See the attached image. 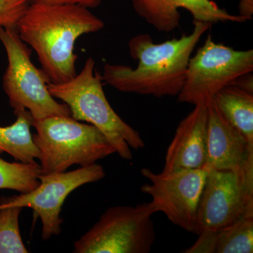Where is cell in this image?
<instances>
[{"label": "cell", "instance_id": "ba28073f", "mask_svg": "<svg viewBox=\"0 0 253 253\" xmlns=\"http://www.w3.org/2000/svg\"><path fill=\"white\" fill-rule=\"evenodd\" d=\"M253 214V169H208L196 215V234L232 225Z\"/></svg>", "mask_w": 253, "mask_h": 253}, {"label": "cell", "instance_id": "44dd1931", "mask_svg": "<svg viewBox=\"0 0 253 253\" xmlns=\"http://www.w3.org/2000/svg\"><path fill=\"white\" fill-rule=\"evenodd\" d=\"M230 84L238 86L249 92L253 93V77L252 73H246L236 78Z\"/></svg>", "mask_w": 253, "mask_h": 253}, {"label": "cell", "instance_id": "9c48e42d", "mask_svg": "<svg viewBox=\"0 0 253 253\" xmlns=\"http://www.w3.org/2000/svg\"><path fill=\"white\" fill-rule=\"evenodd\" d=\"M106 172L101 165L81 167L69 172H55L39 176L40 184L26 194L0 199V206L31 208L42 223V239L48 241L61 234V214L66 198L84 184L104 179Z\"/></svg>", "mask_w": 253, "mask_h": 253}, {"label": "cell", "instance_id": "d6986e66", "mask_svg": "<svg viewBox=\"0 0 253 253\" xmlns=\"http://www.w3.org/2000/svg\"><path fill=\"white\" fill-rule=\"evenodd\" d=\"M32 0H0V27L15 28Z\"/></svg>", "mask_w": 253, "mask_h": 253}, {"label": "cell", "instance_id": "7c38bea8", "mask_svg": "<svg viewBox=\"0 0 253 253\" xmlns=\"http://www.w3.org/2000/svg\"><path fill=\"white\" fill-rule=\"evenodd\" d=\"M140 17L160 32L169 33L179 26V9L192 15L194 21L211 23H244L239 15L229 14L212 0H131Z\"/></svg>", "mask_w": 253, "mask_h": 253}, {"label": "cell", "instance_id": "4fadbf2b", "mask_svg": "<svg viewBox=\"0 0 253 253\" xmlns=\"http://www.w3.org/2000/svg\"><path fill=\"white\" fill-rule=\"evenodd\" d=\"M179 123L166 153L163 172L202 169L207 161L208 106L201 103Z\"/></svg>", "mask_w": 253, "mask_h": 253}, {"label": "cell", "instance_id": "7402d4cb", "mask_svg": "<svg viewBox=\"0 0 253 253\" xmlns=\"http://www.w3.org/2000/svg\"><path fill=\"white\" fill-rule=\"evenodd\" d=\"M239 16L245 21L251 20L253 15V0H240Z\"/></svg>", "mask_w": 253, "mask_h": 253}, {"label": "cell", "instance_id": "ffe728a7", "mask_svg": "<svg viewBox=\"0 0 253 253\" xmlns=\"http://www.w3.org/2000/svg\"><path fill=\"white\" fill-rule=\"evenodd\" d=\"M102 1L103 0H32L33 2L44 3V4L80 5L88 9L97 7Z\"/></svg>", "mask_w": 253, "mask_h": 253}, {"label": "cell", "instance_id": "3957f363", "mask_svg": "<svg viewBox=\"0 0 253 253\" xmlns=\"http://www.w3.org/2000/svg\"><path fill=\"white\" fill-rule=\"evenodd\" d=\"M101 74L95 69V61L89 58L81 72L70 81L60 84L49 83V92L69 108L71 117L96 126L106 136L116 154L126 161H131V149L145 146L139 131L128 125L115 112L104 89Z\"/></svg>", "mask_w": 253, "mask_h": 253}, {"label": "cell", "instance_id": "e0dca14e", "mask_svg": "<svg viewBox=\"0 0 253 253\" xmlns=\"http://www.w3.org/2000/svg\"><path fill=\"white\" fill-rule=\"evenodd\" d=\"M41 174L38 163L7 162L0 158V190H14L26 194L39 185Z\"/></svg>", "mask_w": 253, "mask_h": 253}, {"label": "cell", "instance_id": "8fae6325", "mask_svg": "<svg viewBox=\"0 0 253 253\" xmlns=\"http://www.w3.org/2000/svg\"><path fill=\"white\" fill-rule=\"evenodd\" d=\"M207 169L242 172L253 169V146L218 110L207 104Z\"/></svg>", "mask_w": 253, "mask_h": 253}, {"label": "cell", "instance_id": "9a60e30c", "mask_svg": "<svg viewBox=\"0 0 253 253\" xmlns=\"http://www.w3.org/2000/svg\"><path fill=\"white\" fill-rule=\"evenodd\" d=\"M212 101L253 146V93L229 84L216 93Z\"/></svg>", "mask_w": 253, "mask_h": 253}, {"label": "cell", "instance_id": "5bb4252c", "mask_svg": "<svg viewBox=\"0 0 253 253\" xmlns=\"http://www.w3.org/2000/svg\"><path fill=\"white\" fill-rule=\"evenodd\" d=\"M199 236L196 242L184 253H252L253 214L227 227L204 231Z\"/></svg>", "mask_w": 253, "mask_h": 253}, {"label": "cell", "instance_id": "8992f818", "mask_svg": "<svg viewBox=\"0 0 253 253\" xmlns=\"http://www.w3.org/2000/svg\"><path fill=\"white\" fill-rule=\"evenodd\" d=\"M152 202L108 208L84 235L75 253H149L156 241Z\"/></svg>", "mask_w": 253, "mask_h": 253}, {"label": "cell", "instance_id": "5b68a950", "mask_svg": "<svg viewBox=\"0 0 253 253\" xmlns=\"http://www.w3.org/2000/svg\"><path fill=\"white\" fill-rule=\"evenodd\" d=\"M0 42L7 57L2 86L14 111L27 110L34 121L53 116H71L66 104L49 92V78L35 66L31 51L15 28L0 27Z\"/></svg>", "mask_w": 253, "mask_h": 253}, {"label": "cell", "instance_id": "7a4b0ae2", "mask_svg": "<svg viewBox=\"0 0 253 253\" xmlns=\"http://www.w3.org/2000/svg\"><path fill=\"white\" fill-rule=\"evenodd\" d=\"M104 26L102 20L84 6L32 1L16 30L21 40L36 51L50 83L60 84L77 75L75 45L78 38Z\"/></svg>", "mask_w": 253, "mask_h": 253}, {"label": "cell", "instance_id": "ac0fdd59", "mask_svg": "<svg viewBox=\"0 0 253 253\" xmlns=\"http://www.w3.org/2000/svg\"><path fill=\"white\" fill-rule=\"evenodd\" d=\"M23 208L0 206V253H27L21 238L19 216Z\"/></svg>", "mask_w": 253, "mask_h": 253}, {"label": "cell", "instance_id": "52a82bcc", "mask_svg": "<svg viewBox=\"0 0 253 253\" xmlns=\"http://www.w3.org/2000/svg\"><path fill=\"white\" fill-rule=\"evenodd\" d=\"M253 71V49L235 50L214 42L208 35L204 45L190 58L178 101L194 106L208 104L220 89Z\"/></svg>", "mask_w": 253, "mask_h": 253}, {"label": "cell", "instance_id": "30bf717a", "mask_svg": "<svg viewBox=\"0 0 253 253\" xmlns=\"http://www.w3.org/2000/svg\"><path fill=\"white\" fill-rule=\"evenodd\" d=\"M141 173L150 182L141 186V191L151 196L157 212H163L174 225L196 234L198 206L208 169L155 173L142 168Z\"/></svg>", "mask_w": 253, "mask_h": 253}, {"label": "cell", "instance_id": "2e32d148", "mask_svg": "<svg viewBox=\"0 0 253 253\" xmlns=\"http://www.w3.org/2000/svg\"><path fill=\"white\" fill-rule=\"evenodd\" d=\"M14 113L16 120L12 125L0 126V155L6 153L18 162L37 163L39 151L31 134L33 116L24 109Z\"/></svg>", "mask_w": 253, "mask_h": 253}, {"label": "cell", "instance_id": "6da1fadb", "mask_svg": "<svg viewBox=\"0 0 253 253\" xmlns=\"http://www.w3.org/2000/svg\"><path fill=\"white\" fill-rule=\"evenodd\" d=\"M189 35L156 44L148 34L133 37L128 43L136 68L106 63L103 81L122 92L151 95L156 97L176 96L185 81L188 64L193 51L211 27L208 23L194 21Z\"/></svg>", "mask_w": 253, "mask_h": 253}, {"label": "cell", "instance_id": "277c9868", "mask_svg": "<svg viewBox=\"0 0 253 253\" xmlns=\"http://www.w3.org/2000/svg\"><path fill=\"white\" fill-rule=\"evenodd\" d=\"M33 141L39 151L42 174L63 172L74 165L81 167L116 154L96 126L71 116H53L34 121Z\"/></svg>", "mask_w": 253, "mask_h": 253}]
</instances>
